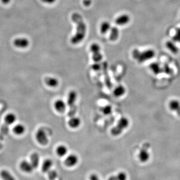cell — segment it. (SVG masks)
I'll return each instance as SVG.
<instances>
[{
	"instance_id": "6da1fadb",
	"label": "cell",
	"mask_w": 180,
	"mask_h": 180,
	"mask_svg": "<svg viewBox=\"0 0 180 180\" xmlns=\"http://www.w3.org/2000/svg\"><path fill=\"white\" fill-rule=\"evenodd\" d=\"M72 20L76 25V32L71 38V42L73 45H77L82 41L86 35L87 26L81 15L77 12L72 14Z\"/></svg>"
},
{
	"instance_id": "7a4b0ae2",
	"label": "cell",
	"mask_w": 180,
	"mask_h": 180,
	"mask_svg": "<svg viewBox=\"0 0 180 180\" xmlns=\"http://www.w3.org/2000/svg\"><path fill=\"white\" fill-rule=\"evenodd\" d=\"M155 52L152 49H148L144 51H140L138 49H135L132 52V57L139 62H143L152 59L155 55Z\"/></svg>"
},
{
	"instance_id": "3957f363",
	"label": "cell",
	"mask_w": 180,
	"mask_h": 180,
	"mask_svg": "<svg viewBox=\"0 0 180 180\" xmlns=\"http://www.w3.org/2000/svg\"><path fill=\"white\" fill-rule=\"evenodd\" d=\"M35 138L37 141L42 146H46L49 142V138L47 132L42 129H40L36 132Z\"/></svg>"
},
{
	"instance_id": "277c9868",
	"label": "cell",
	"mask_w": 180,
	"mask_h": 180,
	"mask_svg": "<svg viewBox=\"0 0 180 180\" xmlns=\"http://www.w3.org/2000/svg\"><path fill=\"white\" fill-rule=\"evenodd\" d=\"M67 106V102L62 99L56 100L54 103V109L60 114H63L66 112Z\"/></svg>"
},
{
	"instance_id": "5b68a950",
	"label": "cell",
	"mask_w": 180,
	"mask_h": 180,
	"mask_svg": "<svg viewBox=\"0 0 180 180\" xmlns=\"http://www.w3.org/2000/svg\"><path fill=\"white\" fill-rule=\"evenodd\" d=\"M79 162V158L74 154H70L65 159V165L68 167H73Z\"/></svg>"
},
{
	"instance_id": "8992f818",
	"label": "cell",
	"mask_w": 180,
	"mask_h": 180,
	"mask_svg": "<svg viewBox=\"0 0 180 180\" xmlns=\"http://www.w3.org/2000/svg\"><path fill=\"white\" fill-rule=\"evenodd\" d=\"M13 43L15 47L21 49H25L30 45L29 40L25 38H19L15 39Z\"/></svg>"
},
{
	"instance_id": "52a82bcc",
	"label": "cell",
	"mask_w": 180,
	"mask_h": 180,
	"mask_svg": "<svg viewBox=\"0 0 180 180\" xmlns=\"http://www.w3.org/2000/svg\"><path fill=\"white\" fill-rule=\"evenodd\" d=\"M81 119L78 117L72 116L68 122V125L71 129H78L81 125Z\"/></svg>"
},
{
	"instance_id": "ba28073f",
	"label": "cell",
	"mask_w": 180,
	"mask_h": 180,
	"mask_svg": "<svg viewBox=\"0 0 180 180\" xmlns=\"http://www.w3.org/2000/svg\"><path fill=\"white\" fill-rule=\"evenodd\" d=\"M44 82L47 86L52 88L57 87L59 85V80L55 77H47L45 78Z\"/></svg>"
},
{
	"instance_id": "9c48e42d",
	"label": "cell",
	"mask_w": 180,
	"mask_h": 180,
	"mask_svg": "<svg viewBox=\"0 0 180 180\" xmlns=\"http://www.w3.org/2000/svg\"><path fill=\"white\" fill-rule=\"evenodd\" d=\"M78 98V94L77 92L74 90L71 91L68 95L67 104L70 107H73L76 102Z\"/></svg>"
},
{
	"instance_id": "30bf717a",
	"label": "cell",
	"mask_w": 180,
	"mask_h": 180,
	"mask_svg": "<svg viewBox=\"0 0 180 180\" xmlns=\"http://www.w3.org/2000/svg\"><path fill=\"white\" fill-rule=\"evenodd\" d=\"M130 17L127 14H122L117 18L115 20V23L119 26H124L130 22Z\"/></svg>"
},
{
	"instance_id": "8fae6325",
	"label": "cell",
	"mask_w": 180,
	"mask_h": 180,
	"mask_svg": "<svg viewBox=\"0 0 180 180\" xmlns=\"http://www.w3.org/2000/svg\"><path fill=\"white\" fill-rule=\"evenodd\" d=\"M26 131V128L25 125L19 123L16 124L12 128V132L17 136H22L25 134Z\"/></svg>"
},
{
	"instance_id": "7c38bea8",
	"label": "cell",
	"mask_w": 180,
	"mask_h": 180,
	"mask_svg": "<svg viewBox=\"0 0 180 180\" xmlns=\"http://www.w3.org/2000/svg\"><path fill=\"white\" fill-rule=\"evenodd\" d=\"M20 168L22 171L26 173H31L34 170L31 162L24 160L21 162L20 164Z\"/></svg>"
},
{
	"instance_id": "4fadbf2b",
	"label": "cell",
	"mask_w": 180,
	"mask_h": 180,
	"mask_svg": "<svg viewBox=\"0 0 180 180\" xmlns=\"http://www.w3.org/2000/svg\"><path fill=\"white\" fill-rule=\"evenodd\" d=\"M17 117L14 112H9L4 117L5 123L8 125H13L17 121Z\"/></svg>"
},
{
	"instance_id": "5bb4252c",
	"label": "cell",
	"mask_w": 180,
	"mask_h": 180,
	"mask_svg": "<svg viewBox=\"0 0 180 180\" xmlns=\"http://www.w3.org/2000/svg\"><path fill=\"white\" fill-rule=\"evenodd\" d=\"M126 92V89L123 85H120L115 88L113 94L116 97L120 98L123 96Z\"/></svg>"
},
{
	"instance_id": "9a60e30c",
	"label": "cell",
	"mask_w": 180,
	"mask_h": 180,
	"mask_svg": "<svg viewBox=\"0 0 180 180\" xmlns=\"http://www.w3.org/2000/svg\"><path fill=\"white\" fill-rule=\"evenodd\" d=\"M129 125H130V121L129 119H128L126 117H122L118 121L117 126L124 131L128 128Z\"/></svg>"
},
{
	"instance_id": "2e32d148",
	"label": "cell",
	"mask_w": 180,
	"mask_h": 180,
	"mask_svg": "<svg viewBox=\"0 0 180 180\" xmlns=\"http://www.w3.org/2000/svg\"><path fill=\"white\" fill-rule=\"evenodd\" d=\"M139 160L142 162H146L149 161L150 158V153L146 149H142L140 150L138 155Z\"/></svg>"
},
{
	"instance_id": "e0dca14e",
	"label": "cell",
	"mask_w": 180,
	"mask_h": 180,
	"mask_svg": "<svg viewBox=\"0 0 180 180\" xmlns=\"http://www.w3.org/2000/svg\"><path fill=\"white\" fill-rule=\"evenodd\" d=\"M30 162L34 169H37L38 167L40 162V156L37 152H34L32 154L30 157Z\"/></svg>"
},
{
	"instance_id": "ac0fdd59",
	"label": "cell",
	"mask_w": 180,
	"mask_h": 180,
	"mask_svg": "<svg viewBox=\"0 0 180 180\" xmlns=\"http://www.w3.org/2000/svg\"><path fill=\"white\" fill-rule=\"evenodd\" d=\"M68 152V148L64 145H60L57 147L56 152L60 157H65Z\"/></svg>"
},
{
	"instance_id": "d6986e66",
	"label": "cell",
	"mask_w": 180,
	"mask_h": 180,
	"mask_svg": "<svg viewBox=\"0 0 180 180\" xmlns=\"http://www.w3.org/2000/svg\"><path fill=\"white\" fill-rule=\"evenodd\" d=\"M53 165V162L51 159H47L45 160L42 162V171L44 173H47L50 170H51L52 167Z\"/></svg>"
},
{
	"instance_id": "ffe728a7",
	"label": "cell",
	"mask_w": 180,
	"mask_h": 180,
	"mask_svg": "<svg viewBox=\"0 0 180 180\" xmlns=\"http://www.w3.org/2000/svg\"><path fill=\"white\" fill-rule=\"evenodd\" d=\"M119 37V30L116 27H112L110 29V39L111 41H116Z\"/></svg>"
},
{
	"instance_id": "44dd1931",
	"label": "cell",
	"mask_w": 180,
	"mask_h": 180,
	"mask_svg": "<svg viewBox=\"0 0 180 180\" xmlns=\"http://www.w3.org/2000/svg\"><path fill=\"white\" fill-rule=\"evenodd\" d=\"M166 46L173 54H177L179 52V48L172 41H168L166 42Z\"/></svg>"
},
{
	"instance_id": "7402d4cb",
	"label": "cell",
	"mask_w": 180,
	"mask_h": 180,
	"mask_svg": "<svg viewBox=\"0 0 180 180\" xmlns=\"http://www.w3.org/2000/svg\"><path fill=\"white\" fill-rule=\"evenodd\" d=\"M170 109L172 111H178L180 109V102L178 100H172L169 102Z\"/></svg>"
},
{
	"instance_id": "603a6c76",
	"label": "cell",
	"mask_w": 180,
	"mask_h": 180,
	"mask_svg": "<svg viewBox=\"0 0 180 180\" xmlns=\"http://www.w3.org/2000/svg\"><path fill=\"white\" fill-rule=\"evenodd\" d=\"M0 176L2 180H16L11 173L6 170H2L0 172Z\"/></svg>"
},
{
	"instance_id": "cb8c5ba5",
	"label": "cell",
	"mask_w": 180,
	"mask_h": 180,
	"mask_svg": "<svg viewBox=\"0 0 180 180\" xmlns=\"http://www.w3.org/2000/svg\"><path fill=\"white\" fill-rule=\"evenodd\" d=\"M111 28V24L109 22L105 21L102 23L100 26V31L102 34H106Z\"/></svg>"
},
{
	"instance_id": "d4e9b609",
	"label": "cell",
	"mask_w": 180,
	"mask_h": 180,
	"mask_svg": "<svg viewBox=\"0 0 180 180\" xmlns=\"http://www.w3.org/2000/svg\"><path fill=\"white\" fill-rule=\"evenodd\" d=\"M122 132H123V130L120 129V128L118 127L117 126L112 127L111 130V133L112 135L113 136L115 137L121 135Z\"/></svg>"
},
{
	"instance_id": "484cf974",
	"label": "cell",
	"mask_w": 180,
	"mask_h": 180,
	"mask_svg": "<svg viewBox=\"0 0 180 180\" xmlns=\"http://www.w3.org/2000/svg\"><path fill=\"white\" fill-rule=\"evenodd\" d=\"M48 177L49 180H55L58 178V174L56 171L54 170H50L47 172Z\"/></svg>"
},
{
	"instance_id": "4316f807",
	"label": "cell",
	"mask_w": 180,
	"mask_h": 180,
	"mask_svg": "<svg viewBox=\"0 0 180 180\" xmlns=\"http://www.w3.org/2000/svg\"><path fill=\"white\" fill-rule=\"evenodd\" d=\"M102 113L105 115H109L112 112V107L111 105H108L103 107L101 109Z\"/></svg>"
},
{
	"instance_id": "83f0119b",
	"label": "cell",
	"mask_w": 180,
	"mask_h": 180,
	"mask_svg": "<svg viewBox=\"0 0 180 180\" xmlns=\"http://www.w3.org/2000/svg\"><path fill=\"white\" fill-rule=\"evenodd\" d=\"M92 59L95 62H99L101 61L102 59V55L101 52L93 53L92 56Z\"/></svg>"
},
{
	"instance_id": "f1b7e54d",
	"label": "cell",
	"mask_w": 180,
	"mask_h": 180,
	"mask_svg": "<svg viewBox=\"0 0 180 180\" xmlns=\"http://www.w3.org/2000/svg\"><path fill=\"white\" fill-rule=\"evenodd\" d=\"M100 50H101V48L100 46L96 43H93L90 46V51L93 53H96V52H100Z\"/></svg>"
},
{
	"instance_id": "f546056e",
	"label": "cell",
	"mask_w": 180,
	"mask_h": 180,
	"mask_svg": "<svg viewBox=\"0 0 180 180\" xmlns=\"http://www.w3.org/2000/svg\"><path fill=\"white\" fill-rule=\"evenodd\" d=\"M150 68L155 74H158L160 71V66L158 63H152L150 65Z\"/></svg>"
},
{
	"instance_id": "4dcf8cb0",
	"label": "cell",
	"mask_w": 180,
	"mask_h": 180,
	"mask_svg": "<svg viewBox=\"0 0 180 180\" xmlns=\"http://www.w3.org/2000/svg\"><path fill=\"white\" fill-rule=\"evenodd\" d=\"M118 180H127V175L124 172H120L116 176Z\"/></svg>"
},
{
	"instance_id": "1f68e13d",
	"label": "cell",
	"mask_w": 180,
	"mask_h": 180,
	"mask_svg": "<svg viewBox=\"0 0 180 180\" xmlns=\"http://www.w3.org/2000/svg\"><path fill=\"white\" fill-rule=\"evenodd\" d=\"M174 39L176 41L180 42V28L177 30Z\"/></svg>"
},
{
	"instance_id": "d6a6232c",
	"label": "cell",
	"mask_w": 180,
	"mask_h": 180,
	"mask_svg": "<svg viewBox=\"0 0 180 180\" xmlns=\"http://www.w3.org/2000/svg\"><path fill=\"white\" fill-rule=\"evenodd\" d=\"M100 68H101V66L99 64V62H95V63L92 64V68L95 71H98V70H100Z\"/></svg>"
},
{
	"instance_id": "836d02e7",
	"label": "cell",
	"mask_w": 180,
	"mask_h": 180,
	"mask_svg": "<svg viewBox=\"0 0 180 180\" xmlns=\"http://www.w3.org/2000/svg\"><path fill=\"white\" fill-rule=\"evenodd\" d=\"M92 3V0H83L82 1V4L84 6L86 7L90 6Z\"/></svg>"
},
{
	"instance_id": "e575fe53",
	"label": "cell",
	"mask_w": 180,
	"mask_h": 180,
	"mask_svg": "<svg viewBox=\"0 0 180 180\" xmlns=\"http://www.w3.org/2000/svg\"><path fill=\"white\" fill-rule=\"evenodd\" d=\"M89 179H90V180H100L98 176L95 174H92L90 175Z\"/></svg>"
},
{
	"instance_id": "d590c367",
	"label": "cell",
	"mask_w": 180,
	"mask_h": 180,
	"mask_svg": "<svg viewBox=\"0 0 180 180\" xmlns=\"http://www.w3.org/2000/svg\"><path fill=\"white\" fill-rule=\"evenodd\" d=\"M41 1L44 3L48 4H53L56 1V0H41Z\"/></svg>"
},
{
	"instance_id": "8d00e7d4",
	"label": "cell",
	"mask_w": 180,
	"mask_h": 180,
	"mask_svg": "<svg viewBox=\"0 0 180 180\" xmlns=\"http://www.w3.org/2000/svg\"><path fill=\"white\" fill-rule=\"evenodd\" d=\"M108 180H118L116 176H112L109 178Z\"/></svg>"
},
{
	"instance_id": "74e56055",
	"label": "cell",
	"mask_w": 180,
	"mask_h": 180,
	"mask_svg": "<svg viewBox=\"0 0 180 180\" xmlns=\"http://www.w3.org/2000/svg\"><path fill=\"white\" fill-rule=\"evenodd\" d=\"M11 1V0H1L2 2L5 5H7L8 4H9Z\"/></svg>"
}]
</instances>
